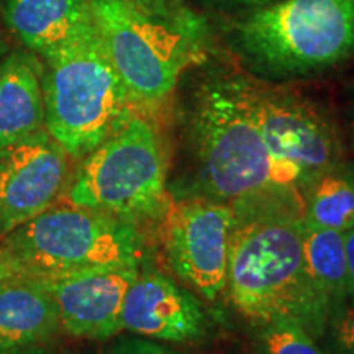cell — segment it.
I'll return each instance as SVG.
<instances>
[{
	"instance_id": "cell-17",
	"label": "cell",
	"mask_w": 354,
	"mask_h": 354,
	"mask_svg": "<svg viewBox=\"0 0 354 354\" xmlns=\"http://www.w3.org/2000/svg\"><path fill=\"white\" fill-rule=\"evenodd\" d=\"M304 220L346 233L354 228V169L348 165L318 174L304 192Z\"/></svg>"
},
{
	"instance_id": "cell-11",
	"label": "cell",
	"mask_w": 354,
	"mask_h": 354,
	"mask_svg": "<svg viewBox=\"0 0 354 354\" xmlns=\"http://www.w3.org/2000/svg\"><path fill=\"white\" fill-rule=\"evenodd\" d=\"M138 271L117 268L43 281L56 304L59 328L88 339H109L122 331L123 304Z\"/></svg>"
},
{
	"instance_id": "cell-9",
	"label": "cell",
	"mask_w": 354,
	"mask_h": 354,
	"mask_svg": "<svg viewBox=\"0 0 354 354\" xmlns=\"http://www.w3.org/2000/svg\"><path fill=\"white\" fill-rule=\"evenodd\" d=\"M159 216L162 250L172 272L207 300L225 294L236 225L233 207L216 198H184L166 202Z\"/></svg>"
},
{
	"instance_id": "cell-26",
	"label": "cell",
	"mask_w": 354,
	"mask_h": 354,
	"mask_svg": "<svg viewBox=\"0 0 354 354\" xmlns=\"http://www.w3.org/2000/svg\"><path fill=\"white\" fill-rule=\"evenodd\" d=\"M7 51H8V46H7V43L3 41L2 37H0V64H2V61H3V57H6Z\"/></svg>"
},
{
	"instance_id": "cell-13",
	"label": "cell",
	"mask_w": 354,
	"mask_h": 354,
	"mask_svg": "<svg viewBox=\"0 0 354 354\" xmlns=\"http://www.w3.org/2000/svg\"><path fill=\"white\" fill-rule=\"evenodd\" d=\"M8 28L46 57L94 28L88 0H0Z\"/></svg>"
},
{
	"instance_id": "cell-10",
	"label": "cell",
	"mask_w": 354,
	"mask_h": 354,
	"mask_svg": "<svg viewBox=\"0 0 354 354\" xmlns=\"http://www.w3.org/2000/svg\"><path fill=\"white\" fill-rule=\"evenodd\" d=\"M69 158L46 128L0 149V238L64 196Z\"/></svg>"
},
{
	"instance_id": "cell-5",
	"label": "cell",
	"mask_w": 354,
	"mask_h": 354,
	"mask_svg": "<svg viewBox=\"0 0 354 354\" xmlns=\"http://www.w3.org/2000/svg\"><path fill=\"white\" fill-rule=\"evenodd\" d=\"M88 3L102 48L135 104L165 102L202 55L205 26L196 13L162 19L133 0Z\"/></svg>"
},
{
	"instance_id": "cell-1",
	"label": "cell",
	"mask_w": 354,
	"mask_h": 354,
	"mask_svg": "<svg viewBox=\"0 0 354 354\" xmlns=\"http://www.w3.org/2000/svg\"><path fill=\"white\" fill-rule=\"evenodd\" d=\"M190 135L203 189L236 214L304 212L305 179L279 161L251 117L241 76L209 77L194 95Z\"/></svg>"
},
{
	"instance_id": "cell-18",
	"label": "cell",
	"mask_w": 354,
	"mask_h": 354,
	"mask_svg": "<svg viewBox=\"0 0 354 354\" xmlns=\"http://www.w3.org/2000/svg\"><path fill=\"white\" fill-rule=\"evenodd\" d=\"M254 354H325L317 339L295 320H274L259 326Z\"/></svg>"
},
{
	"instance_id": "cell-16",
	"label": "cell",
	"mask_w": 354,
	"mask_h": 354,
	"mask_svg": "<svg viewBox=\"0 0 354 354\" xmlns=\"http://www.w3.org/2000/svg\"><path fill=\"white\" fill-rule=\"evenodd\" d=\"M302 250L305 269L315 289L331 304V312L349 297L344 233L304 220Z\"/></svg>"
},
{
	"instance_id": "cell-22",
	"label": "cell",
	"mask_w": 354,
	"mask_h": 354,
	"mask_svg": "<svg viewBox=\"0 0 354 354\" xmlns=\"http://www.w3.org/2000/svg\"><path fill=\"white\" fill-rule=\"evenodd\" d=\"M344 250H346L348 263V287H349V302L354 304V228L344 233Z\"/></svg>"
},
{
	"instance_id": "cell-19",
	"label": "cell",
	"mask_w": 354,
	"mask_h": 354,
	"mask_svg": "<svg viewBox=\"0 0 354 354\" xmlns=\"http://www.w3.org/2000/svg\"><path fill=\"white\" fill-rule=\"evenodd\" d=\"M328 328L333 336L336 351L339 354H354V304L346 302L333 308Z\"/></svg>"
},
{
	"instance_id": "cell-15",
	"label": "cell",
	"mask_w": 354,
	"mask_h": 354,
	"mask_svg": "<svg viewBox=\"0 0 354 354\" xmlns=\"http://www.w3.org/2000/svg\"><path fill=\"white\" fill-rule=\"evenodd\" d=\"M43 128V68L33 55L12 53L0 64V149Z\"/></svg>"
},
{
	"instance_id": "cell-2",
	"label": "cell",
	"mask_w": 354,
	"mask_h": 354,
	"mask_svg": "<svg viewBox=\"0 0 354 354\" xmlns=\"http://www.w3.org/2000/svg\"><path fill=\"white\" fill-rule=\"evenodd\" d=\"M302 232L304 212L236 214L227 294L234 310L253 325L295 320L318 339L328 330L331 304L305 269Z\"/></svg>"
},
{
	"instance_id": "cell-24",
	"label": "cell",
	"mask_w": 354,
	"mask_h": 354,
	"mask_svg": "<svg viewBox=\"0 0 354 354\" xmlns=\"http://www.w3.org/2000/svg\"><path fill=\"white\" fill-rule=\"evenodd\" d=\"M12 274H17L15 269L12 268L10 261L7 259V256L3 254L2 248H0V281H2V279L8 277V276H12Z\"/></svg>"
},
{
	"instance_id": "cell-21",
	"label": "cell",
	"mask_w": 354,
	"mask_h": 354,
	"mask_svg": "<svg viewBox=\"0 0 354 354\" xmlns=\"http://www.w3.org/2000/svg\"><path fill=\"white\" fill-rule=\"evenodd\" d=\"M133 2L148 13L162 17V19H176V17L189 13L183 0H133Z\"/></svg>"
},
{
	"instance_id": "cell-23",
	"label": "cell",
	"mask_w": 354,
	"mask_h": 354,
	"mask_svg": "<svg viewBox=\"0 0 354 354\" xmlns=\"http://www.w3.org/2000/svg\"><path fill=\"white\" fill-rule=\"evenodd\" d=\"M0 354H50L46 349L39 346H25V348H15V349H7V351H0Z\"/></svg>"
},
{
	"instance_id": "cell-25",
	"label": "cell",
	"mask_w": 354,
	"mask_h": 354,
	"mask_svg": "<svg viewBox=\"0 0 354 354\" xmlns=\"http://www.w3.org/2000/svg\"><path fill=\"white\" fill-rule=\"evenodd\" d=\"M225 2L240 3V6H248V7H264V6H269V3L277 2V0H225Z\"/></svg>"
},
{
	"instance_id": "cell-7",
	"label": "cell",
	"mask_w": 354,
	"mask_h": 354,
	"mask_svg": "<svg viewBox=\"0 0 354 354\" xmlns=\"http://www.w3.org/2000/svg\"><path fill=\"white\" fill-rule=\"evenodd\" d=\"M167 158L158 128L141 113L82 158L66 201L128 221L159 216L166 205Z\"/></svg>"
},
{
	"instance_id": "cell-14",
	"label": "cell",
	"mask_w": 354,
	"mask_h": 354,
	"mask_svg": "<svg viewBox=\"0 0 354 354\" xmlns=\"http://www.w3.org/2000/svg\"><path fill=\"white\" fill-rule=\"evenodd\" d=\"M57 330L56 304L43 281L24 274L0 281V351L46 343Z\"/></svg>"
},
{
	"instance_id": "cell-12",
	"label": "cell",
	"mask_w": 354,
	"mask_h": 354,
	"mask_svg": "<svg viewBox=\"0 0 354 354\" xmlns=\"http://www.w3.org/2000/svg\"><path fill=\"white\" fill-rule=\"evenodd\" d=\"M123 330L169 343H187L207 333L201 300L154 271H138L127 292L122 312Z\"/></svg>"
},
{
	"instance_id": "cell-4",
	"label": "cell",
	"mask_w": 354,
	"mask_h": 354,
	"mask_svg": "<svg viewBox=\"0 0 354 354\" xmlns=\"http://www.w3.org/2000/svg\"><path fill=\"white\" fill-rule=\"evenodd\" d=\"M43 59L44 128L71 158L82 159L130 118L135 102L95 26Z\"/></svg>"
},
{
	"instance_id": "cell-20",
	"label": "cell",
	"mask_w": 354,
	"mask_h": 354,
	"mask_svg": "<svg viewBox=\"0 0 354 354\" xmlns=\"http://www.w3.org/2000/svg\"><path fill=\"white\" fill-rule=\"evenodd\" d=\"M109 354H179L174 349L162 346L143 338H125L110 349Z\"/></svg>"
},
{
	"instance_id": "cell-6",
	"label": "cell",
	"mask_w": 354,
	"mask_h": 354,
	"mask_svg": "<svg viewBox=\"0 0 354 354\" xmlns=\"http://www.w3.org/2000/svg\"><path fill=\"white\" fill-rule=\"evenodd\" d=\"M233 43L272 76L331 68L354 55V0H277L236 21Z\"/></svg>"
},
{
	"instance_id": "cell-8",
	"label": "cell",
	"mask_w": 354,
	"mask_h": 354,
	"mask_svg": "<svg viewBox=\"0 0 354 354\" xmlns=\"http://www.w3.org/2000/svg\"><path fill=\"white\" fill-rule=\"evenodd\" d=\"M251 117L279 161L297 167L305 189L322 172L343 162V143L333 120L290 88L243 77Z\"/></svg>"
},
{
	"instance_id": "cell-3",
	"label": "cell",
	"mask_w": 354,
	"mask_h": 354,
	"mask_svg": "<svg viewBox=\"0 0 354 354\" xmlns=\"http://www.w3.org/2000/svg\"><path fill=\"white\" fill-rule=\"evenodd\" d=\"M0 240L15 272L39 281L104 269H140L145 259V240L133 221L68 201L56 202Z\"/></svg>"
}]
</instances>
